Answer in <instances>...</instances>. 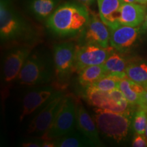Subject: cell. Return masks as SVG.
<instances>
[{"label": "cell", "mask_w": 147, "mask_h": 147, "mask_svg": "<svg viewBox=\"0 0 147 147\" xmlns=\"http://www.w3.org/2000/svg\"><path fill=\"white\" fill-rule=\"evenodd\" d=\"M147 15V7L139 3L125 2L119 10V24L130 27H139L142 25Z\"/></svg>", "instance_id": "15"}, {"label": "cell", "mask_w": 147, "mask_h": 147, "mask_svg": "<svg viewBox=\"0 0 147 147\" xmlns=\"http://www.w3.org/2000/svg\"><path fill=\"white\" fill-rule=\"evenodd\" d=\"M58 91L51 86H44L29 91L23 101V108L20 115V121L47 103Z\"/></svg>", "instance_id": "13"}, {"label": "cell", "mask_w": 147, "mask_h": 147, "mask_svg": "<svg viewBox=\"0 0 147 147\" xmlns=\"http://www.w3.org/2000/svg\"><path fill=\"white\" fill-rule=\"evenodd\" d=\"M113 51L115 49L111 46L102 47L93 44H84L76 47L74 71L78 72L88 66L102 65Z\"/></svg>", "instance_id": "9"}, {"label": "cell", "mask_w": 147, "mask_h": 147, "mask_svg": "<svg viewBox=\"0 0 147 147\" xmlns=\"http://www.w3.org/2000/svg\"><path fill=\"white\" fill-rule=\"evenodd\" d=\"M127 77L141 85L147 86V61L136 60L130 61L126 68Z\"/></svg>", "instance_id": "22"}, {"label": "cell", "mask_w": 147, "mask_h": 147, "mask_svg": "<svg viewBox=\"0 0 147 147\" xmlns=\"http://www.w3.org/2000/svg\"><path fill=\"white\" fill-rule=\"evenodd\" d=\"M44 140H32L27 141V142H25L23 143L22 146H25V147H40L43 146L44 143Z\"/></svg>", "instance_id": "26"}, {"label": "cell", "mask_w": 147, "mask_h": 147, "mask_svg": "<svg viewBox=\"0 0 147 147\" xmlns=\"http://www.w3.org/2000/svg\"><path fill=\"white\" fill-rule=\"evenodd\" d=\"M119 89L121 90L127 101L131 106H138L144 91V87L129 79L127 77L121 79Z\"/></svg>", "instance_id": "18"}, {"label": "cell", "mask_w": 147, "mask_h": 147, "mask_svg": "<svg viewBox=\"0 0 147 147\" xmlns=\"http://www.w3.org/2000/svg\"><path fill=\"white\" fill-rule=\"evenodd\" d=\"M55 74L53 59L41 51L30 53L18 78L22 84L37 86L49 82Z\"/></svg>", "instance_id": "2"}, {"label": "cell", "mask_w": 147, "mask_h": 147, "mask_svg": "<svg viewBox=\"0 0 147 147\" xmlns=\"http://www.w3.org/2000/svg\"><path fill=\"white\" fill-rule=\"evenodd\" d=\"M143 25H144V28L146 29V30H147V15H146V19H145L144 23H143Z\"/></svg>", "instance_id": "30"}, {"label": "cell", "mask_w": 147, "mask_h": 147, "mask_svg": "<svg viewBox=\"0 0 147 147\" xmlns=\"http://www.w3.org/2000/svg\"><path fill=\"white\" fill-rule=\"evenodd\" d=\"M125 2H131V3H138L137 0H124Z\"/></svg>", "instance_id": "31"}, {"label": "cell", "mask_w": 147, "mask_h": 147, "mask_svg": "<svg viewBox=\"0 0 147 147\" xmlns=\"http://www.w3.org/2000/svg\"><path fill=\"white\" fill-rule=\"evenodd\" d=\"M138 106H141V107L144 108L147 110V86L144 87V91L143 93L142 97H141L139 105Z\"/></svg>", "instance_id": "27"}, {"label": "cell", "mask_w": 147, "mask_h": 147, "mask_svg": "<svg viewBox=\"0 0 147 147\" xmlns=\"http://www.w3.org/2000/svg\"><path fill=\"white\" fill-rule=\"evenodd\" d=\"M121 79L123 78L119 76L107 74L90 86L100 91H110L114 89H119Z\"/></svg>", "instance_id": "23"}, {"label": "cell", "mask_w": 147, "mask_h": 147, "mask_svg": "<svg viewBox=\"0 0 147 147\" xmlns=\"http://www.w3.org/2000/svg\"><path fill=\"white\" fill-rule=\"evenodd\" d=\"M30 47H18L8 51L3 65V79L10 82L17 78L27 58L32 53Z\"/></svg>", "instance_id": "11"}, {"label": "cell", "mask_w": 147, "mask_h": 147, "mask_svg": "<svg viewBox=\"0 0 147 147\" xmlns=\"http://www.w3.org/2000/svg\"><path fill=\"white\" fill-rule=\"evenodd\" d=\"M63 99L62 93L57 92L32 121L27 129L28 134L43 136L57 115Z\"/></svg>", "instance_id": "8"}, {"label": "cell", "mask_w": 147, "mask_h": 147, "mask_svg": "<svg viewBox=\"0 0 147 147\" xmlns=\"http://www.w3.org/2000/svg\"><path fill=\"white\" fill-rule=\"evenodd\" d=\"M103 65L107 74L114 75L121 78H127L126 68L128 62L122 53L113 51Z\"/></svg>", "instance_id": "19"}, {"label": "cell", "mask_w": 147, "mask_h": 147, "mask_svg": "<svg viewBox=\"0 0 147 147\" xmlns=\"http://www.w3.org/2000/svg\"><path fill=\"white\" fill-rule=\"evenodd\" d=\"M76 1H78V2L82 3L86 6H90V5H93V3H95V1L96 0H75Z\"/></svg>", "instance_id": "28"}, {"label": "cell", "mask_w": 147, "mask_h": 147, "mask_svg": "<svg viewBox=\"0 0 147 147\" xmlns=\"http://www.w3.org/2000/svg\"><path fill=\"white\" fill-rule=\"evenodd\" d=\"M132 146L134 147H146L147 138L144 134H136L132 141Z\"/></svg>", "instance_id": "25"}, {"label": "cell", "mask_w": 147, "mask_h": 147, "mask_svg": "<svg viewBox=\"0 0 147 147\" xmlns=\"http://www.w3.org/2000/svg\"><path fill=\"white\" fill-rule=\"evenodd\" d=\"M144 135L146 136V138H147V125H146V129H145Z\"/></svg>", "instance_id": "33"}, {"label": "cell", "mask_w": 147, "mask_h": 147, "mask_svg": "<svg viewBox=\"0 0 147 147\" xmlns=\"http://www.w3.org/2000/svg\"><path fill=\"white\" fill-rule=\"evenodd\" d=\"M76 47L71 42H63L54 46L53 64L55 76L59 82L68 80L74 67Z\"/></svg>", "instance_id": "7"}, {"label": "cell", "mask_w": 147, "mask_h": 147, "mask_svg": "<svg viewBox=\"0 0 147 147\" xmlns=\"http://www.w3.org/2000/svg\"><path fill=\"white\" fill-rule=\"evenodd\" d=\"M76 125L78 131L91 140L95 146H101L102 142L94 119L88 113L80 101L76 100Z\"/></svg>", "instance_id": "14"}, {"label": "cell", "mask_w": 147, "mask_h": 147, "mask_svg": "<svg viewBox=\"0 0 147 147\" xmlns=\"http://www.w3.org/2000/svg\"><path fill=\"white\" fill-rule=\"evenodd\" d=\"M91 14L87 7L78 1L61 3L47 20L51 32L60 37L82 34L89 23Z\"/></svg>", "instance_id": "1"}, {"label": "cell", "mask_w": 147, "mask_h": 147, "mask_svg": "<svg viewBox=\"0 0 147 147\" xmlns=\"http://www.w3.org/2000/svg\"><path fill=\"white\" fill-rule=\"evenodd\" d=\"M60 2L61 0H26L25 6L31 15L42 21L48 19Z\"/></svg>", "instance_id": "17"}, {"label": "cell", "mask_w": 147, "mask_h": 147, "mask_svg": "<svg viewBox=\"0 0 147 147\" xmlns=\"http://www.w3.org/2000/svg\"><path fill=\"white\" fill-rule=\"evenodd\" d=\"M99 15L102 21L110 29L119 25L118 17L124 0H97Z\"/></svg>", "instance_id": "16"}, {"label": "cell", "mask_w": 147, "mask_h": 147, "mask_svg": "<svg viewBox=\"0 0 147 147\" xmlns=\"http://www.w3.org/2000/svg\"><path fill=\"white\" fill-rule=\"evenodd\" d=\"M147 125V110L144 108L138 106L134 116L133 128L136 134H144Z\"/></svg>", "instance_id": "24"}, {"label": "cell", "mask_w": 147, "mask_h": 147, "mask_svg": "<svg viewBox=\"0 0 147 147\" xmlns=\"http://www.w3.org/2000/svg\"><path fill=\"white\" fill-rule=\"evenodd\" d=\"M0 2H4V3H11V0H0Z\"/></svg>", "instance_id": "32"}, {"label": "cell", "mask_w": 147, "mask_h": 147, "mask_svg": "<svg viewBox=\"0 0 147 147\" xmlns=\"http://www.w3.org/2000/svg\"><path fill=\"white\" fill-rule=\"evenodd\" d=\"M32 29L25 18L11 5L0 2V37L3 42H17L26 40Z\"/></svg>", "instance_id": "3"}, {"label": "cell", "mask_w": 147, "mask_h": 147, "mask_svg": "<svg viewBox=\"0 0 147 147\" xmlns=\"http://www.w3.org/2000/svg\"><path fill=\"white\" fill-rule=\"evenodd\" d=\"M76 100L71 97H64L57 115L42 136L44 140H55L74 130L76 124Z\"/></svg>", "instance_id": "6"}, {"label": "cell", "mask_w": 147, "mask_h": 147, "mask_svg": "<svg viewBox=\"0 0 147 147\" xmlns=\"http://www.w3.org/2000/svg\"><path fill=\"white\" fill-rule=\"evenodd\" d=\"M93 117L99 131L106 137L120 142L125 138L131 125V115L96 108Z\"/></svg>", "instance_id": "4"}, {"label": "cell", "mask_w": 147, "mask_h": 147, "mask_svg": "<svg viewBox=\"0 0 147 147\" xmlns=\"http://www.w3.org/2000/svg\"><path fill=\"white\" fill-rule=\"evenodd\" d=\"M138 3H142V4H146L147 0H137Z\"/></svg>", "instance_id": "29"}, {"label": "cell", "mask_w": 147, "mask_h": 147, "mask_svg": "<svg viewBox=\"0 0 147 147\" xmlns=\"http://www.w3.org/2000/svg\"><path fill=\"white\" fill-rule=\"evenodd\" d=\"M84 44H93L102 47H109L110 30L100 15L91 14L87 26L82 33Z\"/></svg>", "instance_id": "12"}, {"label": "cell", "mask_w": 147, "mask_h": 147, "mask_svg": "<svg viewBox=\"0 0 147 147\" xmlns=\"http://www.w3.org/2000/svg\"><path fill=\"white\" fill-rule=\"evenodd\" d=\"M85 98L91 106L101 109L131 115L133 106L129 103L119 89L102 91L91 86L85 87Z\"/></svg>", "instance_id": "5"}, {"label": "cell", "mask_w": 147, "mask_h": 147, "mask_svg": "<svg viewBox=\"0 0 147 147\" xmlns=\"http://www.w3.org/2000/svg\"><path fill=\"white\" fill-rule=\"evenodd\" d=\"M55 147H93L96 146L81 132L74 131L53 140Z\"/></svg>", "instance_id": "20"}, {"label": "cell", "mask_w": 147, "mask_h": 147, "mask_svg": "<svg viewBox=\"0 0 147 147\" xmlns=\"http://www.w3.org/2000/svg\"><path fill=\"white\" fill-rule=\"evenodd\" d=\"M78 80L83 87H87L107 75L104 65H96L84 67L78 72Z\"/></svg>", "instance_id": "21"}, {"label": "cell", "mask_w": 147, "mask_h": 147, "mask_svg": "<svg viewBox=\"0 0 147 147\" xmlns=\"http://www.w3.org/2000/svg\"><path fill=\"white\" fill-rule=\"evenodd\" d=\"M110 30V46L117 52L123 53L134 47L138 39L141 29L139 27H130L119 24Z\"/></svg>", "instance_id": "10"}]
</instances>
